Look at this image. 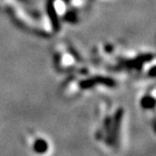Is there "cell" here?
Listing matches in <instances>:
<instances>
[{
    "label": "cell",
    "mask_w": 156,
    "mask_h": 156,
    "mask_svg": "<svg viewBox=\"0 0 156 156\" xmlns=\"http://www.w3.org/2000/svg\"><path fill=\"white\" fill-rule=\"evenodd\" d=\"M123 117V109L119 108L116 111L114 117L112 118V124H111V131H110V136L109 141L107 143L108 146L116 147L118 145L119 139V133H120V126H121V120Z\"/></svg>",
    "instance_id": "6da1fadb"
},
{
    "label": "cell",
    "mask_w": 156,
    "mask_h": 156,
    "mask_svg": "<svg viewBox=\"0 0 156 156\" xmlns=\"http://www.w3.org/2000/svg\"><path fill=\"white\" fill-rule=\"evenodd\" d=\"M111 124H112V118L110 116H107L105 120H104V131L105 133V141L107 144L109 141V136H110V131H111Z\"/></svg>",
    "instance_id": "277c9868"
},
{
    "label": "cell",
    "mask_w": 156,
    "mask_h": 156,
    "mask_svg": "<svg viewBox=\"0 0 156 156\" xmlns=\"http://www.w3.org/2000/svg\"><path fill=\"white\" fill-rule=\"evenodd\" d=\"M34 152L38 154H43L47 152L49 149V145L46 140H44L43 138H38L33 143V147H32Z\"/></svg>",
    "instance_id": "7a4b0ae2"
},
{
    "label": "cell",
    "mask_w": 156,
    "mask_h": 156,
    "mask_svg": "<svg viewBox=\"0 0 156 156\" xmlns=\"http://www.w3.org/2000/svg\"><path fill=\"white\" fill-rule=\"evenodd\" d=\"M140 105L141 106L144 108V109H153L154 106H155V100L153 97L148 95V96H145L142 98L141 102H140Z\"/></svg>",
    "instance_id": "3957f363"
}]
</instances>
